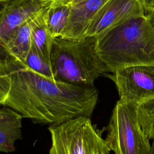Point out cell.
Segmentation results:
<instances>
[{
  "mask_svg": "<svg viewBox=\"0 0 154 154\" xmlns=\"http://www.w3.org/2000/svg\"><path fill=\"white\" fill-rule=\"evenodd\" d=\"M43 7H48L52 4H71L73 0H36Z\"/></svg>",
  "mask_w": 154,
  "mask_h": 154,
  "instance_id": "2e32d148",
  "label": "cell"
},
{
  "mask_svg": "<svg viewBox=\"0 0 154 154\" xmlns=\"http://www.w3.org/2000/svg\"><path fill=\"white\" fill-rule=\"evenodd\" d=\"M146 16L154 32V10L149 13H147L146 14Z\"/></svg>",
  "mask_w": 154,
  "mask_h": 154,
  "instance_id": "ac0fdd59",
  "label": "cell"
},
{
  "mask_svg": "<svg viewBox=\"0 0 154 154\" xmlns=\"http://www.w3.org/2000/svg\"><path fill=\"white\" fill-rule=\"evenodd\" d=\"M24 64L37 73L48 78L57 79L52 70L50 64L38 54L32 44L28 56Z\"/></svg>",
  "mask_w": 154,
  "mask_h": 154,
  "instance_id": "9a60e30c",
  "label": "cell"
},
{
  "mask_svg": "<svg viewBox=\"0 0 154 154\" xmlns=\"http://www.w3.org/2000/svg\"><path fill=\"white\" fill-rule=\"evenodd\" d=\"M11 1H12V0H0V4H4V3H6V2H10Z\"/></svg>",
  "mask_w": 154,
  "mask_h": 154,
  "instance_id": "44dd1931",
  "label": "cell"
},
{
  "mask_svg": "<svg viewBox=\"0 0 154 154\" xmlns=\"http://www.w3.org/2000/svg\"><path fill=\"white\" fill-rule=\"evenodd\" d=\"M98 99L94 85H76L44 76L19 61L0 58V106L36 123L57 125L90 117Z\"/></svg>",
  "mask_w": 154,
  "mask_h": 154,
  "instance_id": "6da1fadb",
  "label": "cell"
},
{
  "mask_svg": "<svg viewBox=\"0 0 154 154\" xmlns=\"http://www.w3.org/2000/svg\"><path fill=\"white\" fill-rule=\"evenodd\" d=\"M50 65L57 79L76 85H94L108 72L97 53L95 37L53 38Z\"/></svg>",
  "mask_w": 154,
  "mask_h": 154,
  "instance_id": "3957f363",
  "label": "cell"
},
{
  "mask_svg": "<svg viewBox=\"0 0 154 154\" xmlns=\"http://www.w3.org/2000/svg\"><path fill=\"white\" fill-rule=\"evenodd\" d=\"M109 77L116 84L121 101L139 105L154 98V64L119 69Z\"/></svg>",
  "mask_w": 154,
  "mask_h": 154,
  "instance_id": "8992f818",
  "label": "cell"
},
{
  "mask_svg": "<svg viewBox=\"0 0 154 154\" xmlns=\"http://www.w3.org/2000/svg\"><path fill=\"white\" fill-rule=\"evenodd\" d=\"M149 154H154V141L152 143V145L151 146V149Z\"/></svg>",
  "mask_w": 154,
  "mask_h": 154,
  "instance_id": "ffe728a7",
  "label": "cell"
},
{
  "mask_svg": "<svg viewBox=\"0 0 154 154\" xmlns=\"http://www.w3.org/2000/svg\"><path fill=\"white\" fill-rule=\"evenodd\" d=\"M43 7L36 0H12L0 4V58L11 34Z\"/></svg>",
  "mask_w": 154,
  "mask_h": 154,
  "instance_id": "ba28073f",
  "label": "cell"
},
{
  "mask_svg": "<svg viewBox=\"0 0 154 154\" xmlns=\"http://www.w3.org/2000/svg\"><path fill=\"white\" fill-rule=\"evenodd\" d=\"M146 14L154 10V0H140Z\"/></svg>",
  "mask_w": 154,
  "mask_h": 154,
  "instance_id": "e0dca14e",
  "label": "cell"
},
{
  "mask_svg": "<svg viewBox=\"0 0 154 154\" xmlns=\"http://www.w3.org/2000/svg\"><path fill=\"white\" fill-rule=\"evenodd\" d=\"M31 47V30L28 20L11 34L5 45L2 58H9L25 63Z\"/></svg>",
  "mask_w": 154,
  "mask_h": 154,
  "instance_id": "8fae6325",
  "label": "cell"
},
{
  "mask_svg": "<svg viewBox=\"0 0 154 154\" xmlns=\"http://www.w3.org/2000/svg\"><path fill=\"white\" fill-rule=\"evenodd\" d=\"M90 118L80 116L50 125L51 144L48 154H109L105 140Z\"/></svg>",
  "mask_w": 154,
  "mask_h": 154,
  "instance_id": "277c9868",
  "label": "cell"
},
{
  "mask_svg": "<svg viewBox=\"0 0 154 154\" xmlns=\"http://www.w3.org/2000/svg\"><path fill=\"white\" fill-rule=\"evenodd\" d=\"M138 105L119 100L113 109L105 140L115 154L150 153V139L140 126Z\"/></svg>",
  "mask_w": 154,
  "mask_h": 154,
  "instance_id": "5b68a950",
  "label": "cell"
},
{
  "mask_svg": "<svg viewBox=\"0 0 154 154\" xmlns=\"http://www.w3.org/2000/svg\"><path fill=\"white\" fill-rule=\"evenodd\" d=\"M23 117L13 109L0 107V152L15 150V143L22 139Z\"/></svg>",
  "mask_w": 154,
  "mask_h": 154,
  "instance_id": "30bf717a",
  "label": "cell"
},
{
  "mask_svg": "<svg viewBox=\"0 0 154 154\" xmlns=\"http://www.w3.org/2000/svg\"><path fill=\"white\" fill-rule=\"evenodd\" d=\"M71 4H52L45 7V17L51 38L61 37L67 26Z\"/></svg>",
  "mask_w": 154,
  "mask_h": 154,
  "instance_id": "4fadbf2b",
  "label": "cell"
},
{
  "mask_svg": "<svg viewBox=\"0 0 154 154\" xmlns=\"http://www.w3.org/2000/svg\"><path fill=\"white\" fill-rule=\"evenodd\" d=\"M96 38V51L108 72L154 64V32L146 16L132 17Z\"/></svg>",
  "mask_w": 154,
  "mask_h": 154,
  "instance_id": "7a4b0ae2",
  "label": "cell"
},
{
  "mask_svg": "<svg viewBox=\"0 0 154 154\" xmlns=\"http://www.w3.org/2000/svg\"><path fill=\"white\" fill-rule=\"evenodd\" d=\"M108 0H85L71 5L67 26L61 37L77 39L84 37L93 19Z\"/></svg>",
  "mask_w": 154,
  "mask_h": 154,
  "instance_id": "9c48e42d",
  "label": "cell"
},
{
  "mask_svg": "<svg viewBox=\"0 0 154 154\" xmlns=\"http://www.w3.org/2000/svg\"><path fill=\"white\" fill-rule=\"evenodd\" d=\"M138 116L140 126L149 139L154 140V98L138 105Z\"/></svg>",
  "mask_w": 154,
  "mask_h": 154,
  "instance_id": "5bb4252c",
  "label": "cell"
},
{
  "mask_svg": "<svg viewBox=\"0 0 154 154\" xmlns=\"http://www.w3.org/2000/svg\"><path fill=\"white\" fill-rule=\"evenodd\" d=\"M45 7H42L29 20L32 44L38 54L50 64L52 40L45 17Z\"/></svg>",
  "mask_w": 154,
  "mask_h": 154,
  "instance_id": "7c38bea8",
  "label": "cell"
},
{
  "mask_svg": "<svg viewBox=\"0 0 154 154\" xmlns=\"http://www.w3.org/2000/svg\"><path fill=\"white\" fill-rule=\"evenodd\" d=\"M83 1H85V0H73V1L72 2L71 5H75V4H78Z\"/></svg>",
  "mask_w": 154,
  "mask_h": 154,
  "instance_id": "d6986e66",
  "label": "cell"
},
{
  "mask_svg": "<svg viewBox=\"0 0 154 154\" xmlns=\"http://www.w3.org/2000/svg\"><path fill=\"white\" fill-rule=\"evenodd\" d=\"M140 0H108L91 22L84 37H97L134 17L144 16Z\"/></svg>",
  "mask_w": 154,
  "mask_h": 154,
  "instance_id": "52a82bcc",
  "label": "cell"
}]
</instances>
